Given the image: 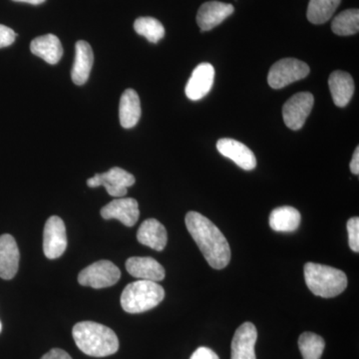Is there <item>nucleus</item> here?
Instances as JSON below:
<instances>
[{"mask_svg": "<svg viewBox=\"0 0 359 359\" xmlns=\"http://www.w3.org/2000/svg\"><path fill=\"white\" fill-rule=\"evenodd\" d=\"M185 222L189 233L208 264L212 269L226 268L231 261L230 245L218 226L197 212H189Z\"/></svg>", "mask_w": 359, "mask_h": 359, "instance_id": "1", "label": "nucleus"}, {"mask_svg": "<svg viewBox=\"0 0 359 359\" xmlns=\"http://www.w3.org/2000/svg\"><path fill=\"white\" fill-rule=\"evenodd\" d=\"M72 334L78 348L93 358L112 355L119 349V339L115 332L94 321L78 323L73 327Z\"/></svg>", "mask_w": 359, "mask_h": 359, "instance_id": "2", "label": "nucleus"}, {"mask_svg": "<svg viewBox=\"0 0 359 359\" xmlns=\"http://www.w3.org/2000/svg\"><path fill=\"white\" fill-rule=\"evenodd\" d=\"M304 280L314 295L332 299L347 287V276L344 271L325 264L308 263L304 266Z\"/></svg>", "mask_w": 359, "mask_h": 359, "instance_id": "3", "label": "nucleus"}, {"mask_svg": "<svg viewBox=\"0 0 359 359\" xmlns=\"http://www.w3.org/2000/svg\"><path fill=\"white\" fill-rule=\"evenodd\" d=\"M165 290L152 280H137L129 283L121 294V306L126 313H142L159 306Z\"/></svg>", "mask_w": 359, "mask_h": 359, "instance_id": "4", "label": "nucleus"}, {"mask_svg": "<svg viewBox=\"0 0 359 359\" xmlns=\"http://www.w3.org/2000/svg\"><path fill=\"white\" fill-rule=\"evenodd\" d=\"M309 74V67L304 61L285 58L271 66L268 83L271 88L282 89L287 85L304 79Z\"/></svg>", "mask_w": 359, "mask_h": 359, "instance_id": "5", "label": "nucleus"}, {"mask_svg": "<svg viewBox=\"0 0 359 359\" xmlns=\"http://www.w3.org/2000/svg\"><path fill=\"white\" fill-rule=\"evenodd\" d=\"M121 278L119 268L109 261H99L82 269L78 276V282L92 289H104L118 283Z\"/></svg>", "mask_w": 359, "mask_h": 359, "instance_id": "6", "label": "nucleus"}, {"mask_svg": "<svg viewBox=\"0 0 359 359\" xmlns=\"http://www.w3.org/2000/svg\"><path fill=\"white\" fill-rule=\"evenodd\" d=\"M134 184L133 175L118 167L112 168L103 174H96L95 176L87 180V185L90 188L103 186L108 194L115 198H123L126 196L129 187L133 186Z\"/></svg>", "mask_w": 359, "mask_h": 359, "instance_id": "7", "label": "nucleus"}, {"mask_svg": "<svg viewBox=\"0 0 359 359\" xmlns=\"http://www.w3.org/2000/svg\"><path fill=\"white\" fill-rule=\"evenodd\" d=\"M313 95L309 92H301L290 97L283 107L285 125L292 130L302 129L313 110Z\"/></svg>", "mask_w": 359, "mask_h": 359, "instance_id": "8", "label": "nucleus"}, {"mask_svg": "<svg viewBox=\"0 0 359 359\" xmlns=\"http://www.w3.org/2000/svg\"><path fill=\"white\" fill-rule=\"evenodd\" d=\"M67 248V235L65 222L57 216L47 219L43 231V250L46 257L58 259Z\"/></svg>", "mask_w": 359, "mask_h": 359, "instance_id": "9", "label": "nucleus"}, {"mask_svg": "<svg viewBox=\"0 0 359 359\" xmlns=\"http://www.w3.org/2000/svg\"><path fill=\"white\" fill-rule=\"evenodd\" d=\"M101 216L105 219H118L126 226H133L140 216L138 202L133 198H119L103 207Z\"/></svg>", "mask_w": 359, "mask_h": 359, "instance_id": "10", "label": "nucleus"}, {"mask_svg": "<svg viewBox=\"0 0 359 359\" xmlns=\"http://www.w3.org/2000/svg\"><path fill=\"white\" fill-rule=\"evenodd\" d=\"M215 68L210 63H201L194 69L186 85V95L190 100L198 101L211 91L214 84Z\"/></svg>", "mask_w": 359, "mask_h": 359, "instance_id": "11", "label": "nucleus"}, {"mask_svg": "<svg viewBox=\"0 0 359 359\" xmlns=\"http://www.w3.org/2000/svg\"><path fill=\"white\" fill-rule=\"evenodd\" d=\"M257 339V330L254 323H243L233 335L231 359H257L255 353Z\"/></svg>", "mask_w": 359, "mask_h": 359, "instance_id": "12", "label": "nucleus"}, {"mask_svg": "<svg viewBox=\"0 0 359 359\" xmlns=\"http://www.w3.org/2000/svg\"><path fill=\"white\" fill-rule=\"evenodd\" d=\"M217 149L224 157L233 161L245 171H250L257 167L256 156L241 142L230 138L221 139L217 143Z\"/></svg>", "mask_w": 359, "mask_h": 359, "instance_id": "13", "label": "nucleus"}, {"mask_svg": "<svg viewBox=\"0 0 359 359\" xmlns=\"http://www.w3.org/2000/svg\"><path fill=\"white\" fill-rule=\"evenodd\" d=\"M235 11L231 4L219 1H209L202 4L197 14V23L202 32H209Z\"/></svg>", "mask_w": 359, "mask_h": 359, "instance_id": "14", "label": "nucleus"}, {"mask_svg": "<svg viewBox=\"0 0 359 359\" xmlns=\"http://www.w3.org/2000/svg\"><path fill=\"white\" fill-rule=\"evenodd\" d=\"M20 250L13 236H0V278L11 280L20 266Z\"/></svg>", "mask_w": 359, "mask_h": 359, "instance_id": "15", "label": "nucleus"}, {"mask_svg": "<svg viewBox=\"0 0 359 359\" xmlns=\"http://www.w3.org/2000/svg\"><path fill=\"white\" fill-rule=\"evenodd\" d=\"M126 269L130 275L139 280L157 283L165 278L164 268L153 257H130L126 262Z\"/></svg>", "mask_w": 359, "mask_h": 359, "instance_id": "16", "label": "nucleus"}, {"mask_svg": "<svg viewBox=\"0 0 359 359\" xmlns=\"http://www.w3.org/2000/svg\"><path fill=\"white\" fill-rule=\"evenodd\" d=\"M93 62V50L88 42L84 40L77 41L75 45V60L71 71V78L78 86H82L88 81Z\"/></svg>", "mask_w": 359, "mask_h": 359, "instance_id": "17", "label": "nucleus"}, {"mask_svg": "<svg viewBox=\"0 0 359 359\" xmlns=\"http://www.w3.org/2000/svg\"><path fill=\"white\" fill-rule=\"evenodd\" d=\"M137 240L140 244L161 252L168 242L166 228L156 219H146L139 228Z\"/></svg>", "mask_w": 359, "mask_h": 359, "instance_id": "18", "label": "nucleus"}, {"mask_svg": "<svg viewBox=\"0 0 359 359\" xmlns=\"http://www.w3.org/2000/svg\"><path fill=\"white\" fill-rule=\"evenodd\" d=\"M328 86L335 105L346 107L354 93V82L351 75L344 71H334L328 79Z\"/></svg>", "mask_w": 359, "mask_h": 359, "instance_id": "19", "label": "nucleus"}, {"mask_svg": "<svg viewBox=\"0 0 359 359\" xmlns=\"http://www.w3.org/2000/svg\"><path fill=\"white\" fill-rule=\"evenodd\" d=\"M30 50L37 57L43 59L48 65H57L63 55V47L60 40L53 34H46L33 39Z\"/></svg>", "mask_w": 359, "mask_h": 359, "instance_id": "20", "label": "nucleus"}, {"mask_svg": "<svg viewBox=\"0 0 359 359\" xmlns=\"http://www.w3.org/2000/svg\"><path fill=\"white\" fill-rule=\"evenodd\" d=\"M141 117L140 98L134 89L125 90L120 99L119 119L123 128L136 126Z\"/></svg>", "mask_w": 359, "mask_h": 359, "instance_id": "21", "label": "nucleus"}, {"mask_svg": "<svg viewBox=\"0 0 359 359\" xmlns=\"http://www.w3.org/2000/svg\"><path fill=\"white\" fill-rule=\"evenodd\" d=\"M301 212L294 208L285 205L276 208L269 215V226L276 231L290 233L297 231L301 224Z\"/></svg>", "mask_w": 359, "mask_h": 359, "instance_id": "22", "label": "nucleus"}, {"mask_svg": "<svg viewBox=\"0 0 359 359\" xmlns=\"http://www.w3.org/2000/svg\"><path fill=\"white\" fill-rule=\"evenodd\" d=\"M341 0H309L306 18L313 25H323L334 15Z\"/></svg>", "mask_w": 359, "mask_h": 359, "instance_id": "23", "label": "nucleus"}, {"mask_svg": "<svg viewBox=\"0 0 359 359\" xmlns=\"http://www.w3.org/2000/svg\"><path fill=\"white\" fill-rule=\"evenodd\" d=\"M332 29L339 36H349L356 34L359 30L358 9H347L342 11L332 23Z\"/></svg>", "mask_w": 359, "mask_h": 359, "instance_id": "24", "label": "nucleus"}, {"mask_svg": "<svg viewBox=\"0 0 359 359\" xmlns=\"http://www.w3.org/2000/svg\"><path fill=\"white\" fill-rule=\"evenodd\" d=\"M323 337L313 332H304L299 339V348L304 359H320L325 351Z\"/></svg>", "mask_w": 359, "mask_h": 359, "instance_id": "25", "label": "nucleus"}, {"mask_svg": "<svg viewBox=\"0 0 359 359\" xmlns=\"http://www.w3.org/2000/svg\"><path fill=\"white\" fill-rule=\"evenodd\" d=\"M134 29L151 43H158L165 36L164 26L153 18H138L135 21Z\"/></svg>", "mask_w": 359, "mask_h": 359, "instance_id": "26", "label": "nucleus"}, {"mask_svg": "<svg viewBox=\"0 0 359 359\" xmlns=\"http://www.w3.org/2000/svg\"><path fill=\"white\" fill-rule=\"evenodd\" d=\"M348 233V244L353 252H359V218L353 217L349 219L346 224Z\"/></svg>", "mask_w": 359, "mask_h": 359, "instance_id": "27", "label": "nucleus"}, {"mask_svg": "<svg viewBox=\"0 0 359 359\" xmlns=\"http://www.w3.org/2000/svg\"><path fill=\"white\" fill-rule=\"evenodd\" d=\"M16 34L11 28L0 25V48L11 46L15 41Z\"/></svg>", "mask_w": 359, "mask_h": 359, "instance_id": "28", "label": "nucleus"}, {"mask_svg": "<svg viewBox=\"0 0 359 359\" xmlns=\"http://www.w3.org/2000/svg\"><path fill=\"white\" fill-rule=\"evenodd\" d=\"M190 359H219L218 354L208 347H199L196 349Z\"/></svg>", "mask_w": 359, "mask_h": 359, "instance_id": "29", "label": "nucleus"}, {"mask_svg": "<svg viewBox=\"0 0 359 359\" xmlns=\"http://www.w3.org/2000/svg\"><path fill=\"white\" fill-rule=\"evenodd\" d=\"M41 359H72V358L62 349L53 348L45 353Z\"/></svg>", "mask_w": 359, "mask_h": 359, "instance_id": "30", "label": "nucleus"}, {"mask_svg": "<svg viewBox=\"0 0 359 359\" xmlns=\"http://www.w3.org/2000/svg\"><path fill=\"white\" fill-rule=\"evenodd\" d=\"M351 173L356 175L359 174V148L356 147L355 151H354L353 159H351Z\"/></svg>", "mask_w": 359, "mask_h": 359, "instance_id": "31", "label": "nucleus"}, {"mask_svg": "<svg viewBox=\"0 0 359 359\" xmlns=\"http://www.w3.org/2000/svg\"><path fill=\"white\" fill-rule=\"evenodd\" d=\"M16 2H25V4H33V6H39V4H43L45 0H13Z\"/></svg>", "mask_w": 359, "mask_h": 359, "instance_id": "32", "label": "nucleus"}, {"mask_svg": "<svg viewBox=\"0 0 359 359\" xmlns=\"http://www.w3.org/2000/svg\"><path fill=\"white\" fill-rule=\"evenodd\" d=\"M1 330H2V325H1V323H0V332H1Z\"/></svg>", "mask_w": 359, "mask_h": 359, "instance_id": "33", "label": "nucleus"}]
</instances>
